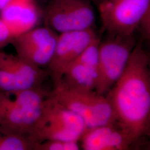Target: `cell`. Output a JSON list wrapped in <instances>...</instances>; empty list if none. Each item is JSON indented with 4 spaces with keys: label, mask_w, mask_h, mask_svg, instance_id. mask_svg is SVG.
Instances as JSON below:
<instances>
[{
    "label": "cell",
    "mask_w": 150,
    "mask_h": 150,
    "mask_svg": "<svg viewBox=\"0 0 150 150\" xmlns=\"http://www.w3.org/2000/svg\"><path fill=\"white\" fill-rule=\"evenodd\" d=\"M149 58L141 44H136L122 75L108 91L107 98L116 124L132 144L143 136L150 117Z\"/></svg>",
    "instance_id": "1"
},
{
    "label": "cell",
    "mask_w": 150,
    "mask_h": 150,
    "mask_svg": "<svg viewBox=\"0 0 150 150\" xmlns=\"http://www.w3.org/2000/svg\"><path fill=\"white\" fill-rule=\"evenodd\" d=\"M50 95L41 86L0 91V126L27 136Z\"/></svg>",
    "instance_id": "2"
},
{
    "label": "cell",
    "mask_w": 150,
    "mask_h": 150,
    "mask_svg": "<svg viewBox=\"0 0 150 150\" xmlns=\"http://www.w3.org/2000/svg\"><path fill=\"white\" fill-rule=\"evenodd\" d=\"M87 130L82 118L56 101L50 95L27 137L35 145L49 139L79 142Z\"/></svg>",
    "instance_id": "3"
},
{
    "label": "cell",
    "mask_w": 150,
    "mask_h": 150,
    "mask_svg": "<svg viewBox=\"0 0 150 150\" xmlns=\"http://www.w3.org/2000/svg\"><path fill=\"white\" fill-rule=\"evenodd\" d=\"M51 96L56 101L80 116L87 129L116 123L112 107L107 97L95 90L59 85L51 92Z\"/></svg>",
    "instance_id": "4"
},
{
    "label": "cell",
    "mask_w": 150,
    "mask_h": 150,
    "mask_svg": "<svg viewBox=\"0 0 150 150\" xmlns=\"http://www.w3.org/2000/svg\"><path fill=\"white\" fill-rule=\"evenodd\" d=\"M136 45L133 35H110V38L100 41L95 90L97 93L103 95L116 83L125 70Z\"/></svg>",
    "instance_id": "5"
},
{
    "label": "cell",
    "mask_w": 150,
    "mask_h": 150,
    "mask_svg": "<svg viewBox=\"0 0 150 150\" xmlns=\"http://www.w3.org/2000/svg\"><path fill=\"white\" fill-rule=\"evenodd\" d=\"M95 21L90 0H50L43 8L45 26L57 33L91 28Z\"/></svg>",
    "instance_id": "6"
},
{
    "label": "cell",
    "mask_w": 150,
    "mask_h": 150,
    "mask_svg": "<svg viewBox=\"0 0 150 150\" xmlns=\"http://www.w3.org/2000/svg\"><path fill=\"white\" fill-rule=\"evenodd\" d=\"M97 4L103 30L110 35L131 36L139 27L150 0H100Z\"/></svg>",
    "instance_id": "7"
},
{
    "label": "cell",
    "mask_w": 150,
    "mask_h": 150,
    "mask_svg": "<svg viewBox=\"0 0 150 150\" xmlns=\"http://www.w3.org/2000/svg\"><path fill=\"white\" fill-rule=\"evenodd\" d=\"M98 38L93 28L59 33L53 57L47 66L54 86L60 84L68 66Z\"/></svg>",
    "instance_id": "8"
},
{
    "label": "cell",
    "mask_w": 150,
    "mask_h": 150,
    "mask_svg": "<svg viewBox=\"0 0 150 150\" xmlns=\"http://www.w3.org/2000/svg\"><path fill=\"white\" fill-rule=\"evenodd\" d=\"M58 35L47 26H38L16 36L11 44L17 56L42 68L48 66L53 57Z\"/></svg>",
    "instance_id": "9"
},
{
    "label": "cell",
    "mask_w": 150,
    "mask_h": 150,
    "mask_svg": "<svg viewBox=\"0 0 150 150\" xmlns=\"http://www.w3.org/2000/svg\"><path fill=\"white\" fill-rule=\"evenodd\" d=\"M100 42L98 38L68 66L59 85L75 89L95 90Z\"/></svg>",
    "instance_id": "10"
},
{
    "label": "cell",
    "mask_w": 150,
    "mask_h": 150,
    "mask_svg": "<svg viewBox=\"0 0 150 150\" xmlns=\"http://www.w3.org/2000/svg\"><path fill=\"white\" fill-rule=\"evenodd\" d=\"M0 17L16 38L43 21V8L37 0H11L0 11Z\"/></svg>",
    "instance_id": "11"
},
{
    "label": "cell",
    "mask_w": 150,
    "mask_h": 150,
    "mask_svg": "<svg viewBox=\"0 0 150 150\" xmlns=\"http://www.w3.org/2000/svg\"><path fill=\"white\" fill-rule=\"evenodd\" d=\"M80 140L85 150H127L132 144L116 123L87 129Z\"/></svg>",
    "instance_id": "12"
},
{
    "label": "cell",
    "mask_w": 150,
    "mask_h": 150,
    "mask_svg": "<svg viewBox=\"0 0 150 150\" xmlns=\"http://www.w3.org/2000/svg\"><path fill=\"white\" fill-rule=\"evenodd\" d=\"M0 150H33V145L26 136L0 126Z\"/></svg>",
    "instance_id": "13"
},
{
    "label": "cell",
    "mask_w": 150,
    "mask_h": 150,
    "mask_svg": "<svg viewBox=\"0 0 150 150\" xmlns=\"http://www.w3.org/2000/svg\"><path fill=\"white\" fill-rule=\"evenodd\" d=\"M16 90L7 53L0 50V91Z\"/></svg>",
    "instance_id": "14"
},
{
    "label": "cell",
    "mask_w": 150,
    "mask_h": 150,
    "mask_svg": "<svg viewBox=\"0 0 150 150\" xmlns=\"http://www.w3.org/2000/svg\"><path fill=\"white\" fill-rule=\"evenodd\" d=\"M79 142L49 139L35 145L33 150H79Z\"/></svg>",
    "instance_id": "15"
},
{
    "label": "cell",
    "mask_w": 150,
    "mask_h": 150,
    "mask_svg": "<svg viewBox=\"0 0 150 150\" xmlns=\"http://www.w3.org/2000/svg\"><path fill=\"white\" fill-rule=\"evenodd\" d=\"M14 38L10 28L0 17V50L11 44Z\"/></svg>",
    "instance_id": "16"
},
{
    "label": "cell",
    "mask_w": 150,
    "mask_h": 150,
    "mask_svg": "<svg viewBox=\"0 0 150 150\" xmlns=\"http://www.w3.org/2000/svg\"><path fill=\"white\" fill-rule=\"evenodd\" d=\"M139 27L145 35L150 38V4L148 11L141 22Z\"/></svg>",
    "instance_id": "17"
},
{
    "label": "cell",
    "mask_w": 150,
    "mask_h": 150,
    "mask_svg": "<svg viewBox=\"0 0 150 150\" xmlns=\"http://www.w3.org/2000/svg\"><path fill=\"white\" fill-rule=\"evenodd\" d=\"M144 135H145L147 139H148V142H149V146L148 147L150 149V117L147 122V123L146 125V126L145 127V131L144 132Z\"/></svg>",
    "instance_id": "18"
},
{
    "label": "cell",
    "mask_w": 150,
    "mask_h": 150,
    "mask_svg": "<svg viewBox=\"0 0 150 150\" xmlns=\"http://www.w3.org/2000/svg\"><path fill=\"white\" fill-rule=\"evenodd\" d=\"M11 0H0V11H2Z\"/></svg>",
    "instance_id": "19"
},
{
    "label": "cell",
    "mask_w": 150,
    "mask_h": 150,
    "mask_svg": "<svg viewBox=\"0 0 150 150\" xmlns=\"http://www.w3.org/2000/svg\"><path fill=\"white\" fill-rule=\"evenodd\" d=\"M49 1H50V0H37V1L40 5H45Z\"/></svg>",
    "instance_id": "20"
},
{
    "label": "cell",
    "mask_w": 150,
    "mask_h": 150,
    "mask_svg": "<svg viewBox=\"0 0 150 150\" xmlns=\"http://www.w3.org/2000/svg\"><path fill=\"white\" fill-rule=\"evenodd\" d=\"M91 1H94V2H95L98 3L100 0H91Z\"/></svg>",
    "instance_id": "21"
}]
</instances>
